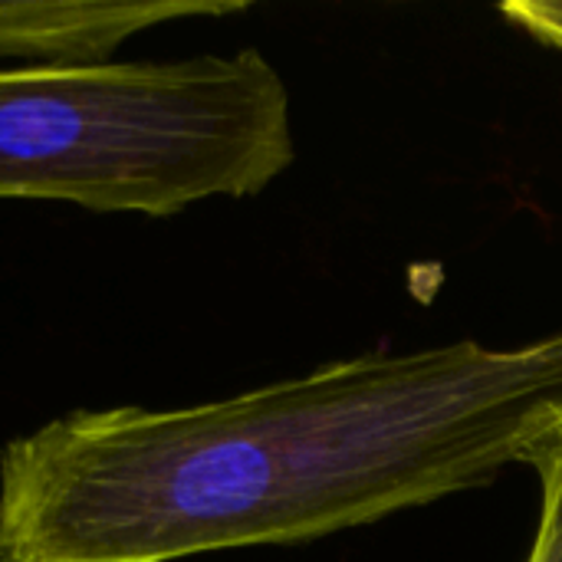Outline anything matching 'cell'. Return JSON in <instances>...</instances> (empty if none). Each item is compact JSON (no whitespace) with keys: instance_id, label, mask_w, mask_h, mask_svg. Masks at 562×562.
Segmentation results:
<instances>
[{"instance_id":"cell-1","label":"cell","mask_w":562,"mask_h":562,"mask_svg":"<svg viewBox=\"0 0 562 562\" xmlns=\"http://www.w3.org/2000/svg\"><path fill=\"white\" fill-rule=\"evenodd\" d=\"M562 329L369 352L188 408H79L0 451V562H178L385 520L527 464Z\"/></svg>"},{"instance_id":"cell-2","label":"cell","mask_w":562,"mask_h":562,"mask_svg":"<svg viewBox=\"0 0 562 562\" xmlns=\"http://www.w3.org/2000/svg\"><path fill=\"white\" fill-rule=\"evenodd\" d=\"M296 158L290 89L260 49L0 66V201L171 217L267 191Z\"/></svg>"},{"instance_id":"cell-3","label":"cell","mask_w":562,"mask_h":562,"mask_svg":"<svg viewBox=\"0 0 562 562\" xmlns=\"http://www.w3.org/2000/svg\"><path fill=\"white\" fill-rule=\"evenodd\" d=\"M244 0H0V59L16 66L112 63L119 46L168 20L231 16Z\"/></svg>"},{"instance_id":"cell-4","label":"cell","mask_w":562,"mask_h":562,"mask_svg":"<svg viewBox=\"0 0 562 562\" xmlns=\"http://www.w3.org/2000/svg\"><path fill=\"white\" fill-rule=\"evenodd\" d=\"M527 468L537 471L540 517L524 562H562V425L537 445Z\"/></svg>"},{"instance_id":"cell-5","label":"cell","mask_w":562,"mask_h":562,"mask_svg":"<svg viewBox=\"0 0 562 562\" xmlns=\"http://www.w3.org/2000/svg\"><path fill=\"white\" fill-rule=\"evenodd\" d=\"M501 13L537 43L562 49V0H510Z\"/></svg>"}]
</instances>
